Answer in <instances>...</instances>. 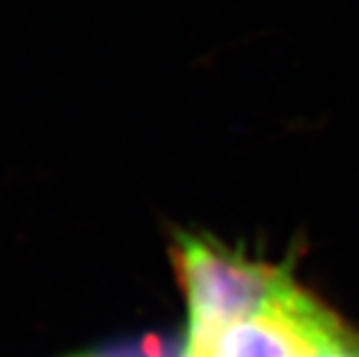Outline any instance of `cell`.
<instances>
[{"label": "cell", "instance_id": "6da1fadb", "mask_svg": "<svg viewBox=\"0 0 359 357\" xmlns=\"http://www.w3.org/2000/svg\"><path fill=\"white\" fill-rule=\"evenodd\" d=\"M170 255L188 302L190 334L255 314L294 285L287 267L253 260L200 232H174Z\"/></svg>", "mask_w": 359, "mask_h": 357}, {"label": "cell", "instance_id": "7a4b0ae2", "mask_svg": "<svg viewBox=\"0 0 359 357\" xmlns=\"http://www.w3.org/2000/svg\"><path fill=\"white\" fill-rule=\"evenodd\" d=\"M339 328L294 283L255 314L190 334L186 357H311Z\"/></svg>", "mask_w": 359, "mask_h": 357}, {"label": "cell", "instance_id": "3957f363", "mask_svg": "<svg viewBox=\"0 0 359 357\" xmlns=\"http://www.w3.org/2000/svg\"><path fill=\"white\" fill-rule=\"evenodd\" d=\"M311 357H359V344L346 334V330L339 328L320 344Z\"/></svg>", "mask_w": 359, "mask_h": 357}, {"label": "cell", "instance_id": "277c9868", "mask_svg": "<svg viewBox=\"0 0 359 357\" xmlns=\"http://www.w3.org/2000/svg\"><path fill=\"white\" fill-rule=\"evenodd\" d=\"M90 357H163V353H142L140 351H111V353H100V355H90Z\"/></svg>", "mask_w": 359, "mask_h": 357}, {"label": "cell", "instance_id": "5b68a950", "mask_svg": "<svg viewBox=\"0 0 359 357\" xmlns=\"http://www.w3.org/2000/svg\"><path fill=\"white\" fill-rule=\"evenodd\" d=\"M81 357H90V355H81Z\"/></svg>", "mask_w": 359, "mask_h": 357}]
</instances>
